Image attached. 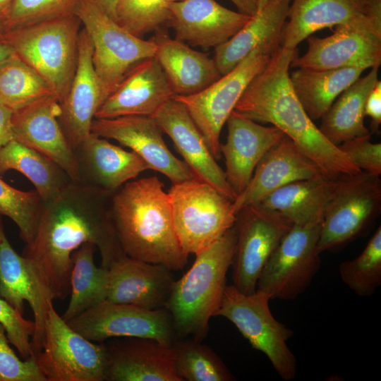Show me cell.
Listing matches in <instances>:
<instances>
[{"label": "cell", "mask_w": 381, "mask_h": 381, "mask_svg": "<svg viewBox=\"0 0 381 381\" xmlns=\"http://www.w3.org/2000/svg\"><path fill=\"white\" fill-rule=\"evenodd\" d=\"M79 0H13L5 31L75 13Z\"/></svg>", "instance_id": "41"}, {"label": "cell", "mask_w": 381, "mask_h": 381, "mask_svg": "<svg viewBox=\"0 0 381 381\" xmlns=\"http://www.w3.org/2000/svg\"><path fill=\"white\" fill-rule=\"evenodd\" d=\"M0 324L6 331L11 344L15 346L24 359L34 356L31 339L35 322L26 320L23 315L0 295Z\"/></svg>", "instance_id": "43"}, {"label": "cell", "mask_w": 381, "mask_h": 381, "mask_svg": "<svg viewBox=\"0 0 381 381\" xmlns=\"http://www.w3.org/2000/svg\"><path fill=\"white\" fill-rule=\"evenodd\" d=\"M277 49L257 47L231 71L202 90L190 95L174 96L187 109L217 160L222 156L220 135L224 125L248 84Z\"/></svg>", "instance_id": "9"}, {"label": "cell", "mask_w": 381, "mask_h": 381, "mask_svg": "<svg viewBox=\"0 0 381 381\" xmlns=\"http://www.w3.org/2000/svg\"><path fill=\"white\" fill-rule=\"evenodd\" d=\"M365 116H368L371 119V129L377 132L381 123V81L380 80L367 97Z\"/></svg>", "instance_id": "45"}, {"label": "cell", "mask_w": 381, "mask_h": 381, "mask_svg": "<svg viewBox=\"0 0 381 381\" xmlns=\"http://www.w3.org/2000/svg\"><path fill=\"white\" fill-rule=\"evenodd\" d=\"M91 133L114 140L139 155L150 167L167 177L172 183L197 179L181 159L167 146L162 131L150 116H124L94 119Z\"/></svg>", "instance_id": "16"}, {"label": "cell", "mask_w": 381, "mask_h": 381, "mask_svg": "<svg viewBox=\"0 0 381 381\" xmlns=\"http://www.w3.org/2000/svg\"><path fill=\"white\" fill-rule=\"evenodd\" d=\"M270 297L257 290L244 294L234 285H226L214 316L226 318L238 329L252 347L263 353L280 377L294 380L296 358L288 346L294 332L273 316Z\"/></svg>", "instance_id": "7"}, {"label": "cell", "mask_w": 381, "mask_h": 381, "mask_svg": "<svg viewBox=\"0 0 381 381\" xmlns=\"http://www.w3.org/2000/svg\"><path fill=\"white\" fill-rule=\"evenodd\" d=\"M10 344L0 324V381H47L35 356L21 360Z\"/></svg>", "instance_id": "42"}, {"label": "cell", "mask_w": 381, "mask_h": 381, "mask_svg": "<svg viewBox=\"0 0 381 381\" xmlns=\"http://www.w3.org/2000/svg\"><path fill=\"white\" fill-rule=\"evenodd\" d=\"M152 117L162 131L171 138L183 161L197 179L208 183L234 201L236 193L186 107L174 97Z\"/></svg>", "instance_id": "20"}, {"label": "cell", "mask_w": 381, "mask_h": 381, "mask_svg": "<svg viewBox=\"0 0 381 381\" xmlns=\"http://www.w3.org/2000/svg\"><path fill=\"white\" fill-rule=\"evenodd\" d=\"M322 175L318 165L284 135L258 162L247 187L232 202L233 210L237 214L289 183Z\"/></svg>", "instance_id": "25"}, {"label": "cell", "mask_w": 381, "mask_h": 381, "mask_svg": "<svg viewBox=\"0 0 381 381\" xmlns=\"http://www.w3.org/2000/svg\"><path fill=\"white\" fill-rule=\"evenodd\" d=\"M86 339L99 343L120 337L154 339L172 346L176 334L165 308L150 310L104 301L66 321Z\"/></svg>", "instance_id": "13"}, {"label": "cell", "mask_w": 381, "mask_h": 381, "mask_svg": "<svg viewBox=\"0 0 381 381\" xmlns=\"http://www.w3.org/2000/svg\"><path fill=\"white\" fill-rule=\"evenodd\" d=\"M281 46L295 49L314 32L337 26L381 33V0H291Z\"/></svg>", "instance_id": "15"}, {"label": "cell", "mask_w": 381, "mask_h": 381, "mask_svg": "<svg viewBox=\"0 0 381 381\" xmlns=\"http://www.w3.org/2000/svg\"><path fill=\"white\" fill-rule=\"evenodd\" d=\"M10 170L25 176L44 203L55 198L72 181L54 161L14 139L0 150V176Z\"/></svg>", "instance_id": "34"}, {"label": "cell", "mask_w": 381, "mask_h": 381, "mask_svg": "<svg viewBox=\"0 0 381 381\" xmlns=\"http://www.w3.org/2000/svg\"><path fill=\"white\" fill-rule=\"evenodd\" d=\"M365 70L361 67L297 68L290 74V80L304 110L314 121L321 119L341 93Z\"/></svg>", "instance_id": "33"}, {"label": "cell", "mask_w": 381, "mask_h": 381, "mask_svg": "<svg viewBox=\"0 0 381 381\" xmlns=\"http://www.w3.org/2000/svg\"><path fill=\"white\" fill-rule=\"evenodd\" d=\"M109 344L105 381H182L172 346L145 338L120 337Z\"/></svg>", "instance_id": "22"}, {"label": "cell", "mask_w": 381, "mask_h": 381, "mask_svg": "<svg viewBox=\"0 0 381 381\" xmlns=\"http://www.w3.org/2000/svg\"><path fill=\"white\" fill-rule=\"evenodd\" d=\"M61 105L55 95L37 99L13 112L14 140L59 165L73 182H80L74 150L60 124Z\"/></svg>", "instance_id": "17"}, {"label": "cell", "mask_w": 381, "mask_h": 381, "mask_svg": "<svg viewBox=\"0 0 381 381\" xmlns=\"http://www.w3.org/2000/svg\"><path fill=\"white\" fill-rule=\"evenodd\" d=\"M44 204L35 190L17 189L0 177V215L16 224L25 245L30 243L35 236Z\"/></svg>", "instance_id": "39"}, {"label": "cell", "mask_w": 381, "mask_h": 381, "mask_svg": "<svg viewBox=\"0 0 381 381\" xmlns=\"http://www.w3.org/2000/svg\"><path fill=\"white\" fill-rule=\"evenodd\" d=\"M80 25L73 13L8 30L0 40L44 79L61 104L77 68Z\"/></svg>", "instance_id": "5"}, {"label": "cell", "mask_w": 381, "mask_h": 381, "mask_svg": "<svg viewBox=\"0 0 381 381\" xmlns=\"http://www.w3.org/2000/svg\"><path fill=\"white\" fill-rule=\"evenodd\" d=\"M370 135L344 142L339 148L361 171L378 176L381 174V144L372 143Z\"/></svg>", "instance_id": "44"}, {"label": "cell", "mask_w": 381, "mask_h": 381, "mask_svg": "<svg viewBox=\"0 0 381 381\" xmlns=\"http://www.w3.org/2000/svg\"><path fill=\"white\" fill-rule=\"evenodd\" d=\"M378 66L359 77L335 99L321 118L322 134L333 145L339 146L350 140L370 135L364 125L367 97L378 79Z\"/></svg>", "instance_id": "32"}, {"label": "cell", "mask_w": 381, "mask_h": 381, "mask_svg": "<svg viewBox=\"0 0 381 381\" xmlns=\"http://www.w3.org/2000/svg\"><path fill=\"white\" fill-rule=\"evenodd\" d=\"M13 111L0 103V150L14 139L12 128Z\"/></svg>", "instance_id": "46"}, {"label": "cell", "mask_w": 381, "mask_h": 381, "mask_svg": "<svg viewBox=\"0 0 381 381\" xmlns=\"http://www.w3.org/2000/svg\"><path fill=\"white\" fill-rule=\"evenodd\" d=\"M49 95V84L15 53L0 64V103L13 111Z\"/></svg>", "instance_id": "36"}, {"label": "cell", "mask_w": 381, "mask_h": 381, "mask_svg": "<svg viewBox=\"0 0 381 381\" xmlns=\"http://www.w3.org/2000/svg\"><path fill=\"white\" fill-rule=\"evenodd\" d=\"M114 193L71 181L44 204L32 241L22 255L32 266L53 301L70 294L71 256L83 244H93L101 267L109 269L126 255L111 214Z\"/></svg>", "instance_id": "1"}, {"label": "cell", "mask_w": 381, "mask_h": 381, "mask_svg": "<svg viewBox=\"0 0 381 381\" xmlns=\"http://www.w3.org/2000/svg\"><path fill=\"white\" fill-rule=\"evenodd\" d=\"M332 30L326 37H308L306 52L295 56L290 67L314 70L380 67V33L346 26H337Z\"/></svg>", "instance_id": "18"}, {"label": "cell", "mask_w": 381, "mask_h": 381, "mask_svg": "<svg viewBox=\"0 0 381 381\" xmlns=\"http://www.w3.org/2000/svg\"><path fill=\"white\" fill-rule=\"evenodd\" d=\"M91 40L83 28L79 33L78 58L70 89L60 104V124L74 149L91 133L92 123L104 101L92 62Z\"/></svg>", "instance_id": "27"}, {"label": "cell", "mask_w": 381, "mask_h": 381, "mask_svg": "<svg viewBox=\"0 0 381 381\" xmlns=\"http://www.w3.org/2000/svg\"><path fill=\"white\" fill-rule=\"evenodd\" d=\"M109 17L116 20V8L119 0H92Z\"/></svg>", "instance_id": "48"}, {"label": "cell", "mask_w": 381, "mask_h": 381, "mask_svg": "<svg viewBox=\"0 0 381 381\" xmlns=\"http://www.w3.org/2000/svg\"><path fill=\"white\" fill-rule=\"evenodd\" d=\"M337 180L322 175L292 182L255 205L279 212L292 224H320Z\"/></svg>", "instance_id": "31"}, {"label": "cell", "mask_w": 381, "mask_h": 381, "mask_svg": "<svg viewBox=\"0 0 381 381\" xmlns=\"http://www.w3.org/2000/svg\"><path fill=\"white\" fill-rule=\"evenodd\" d=\"M175 39L203 48L216 47L232 37L251 18L215 0H181L169 6Z\"/></svg>", "instance_id": "24"}, {"label": "cell", "mask_w": 381, "mask_h": 381, "mask_svg": "<svg viewBox=\"0 0 381 381\" xmlns=\"http://www.w3.org/2000/svg\"><path fill=\"white\" fill-rule=\"evenodd\" d=\"M14 52L6 43L0 40V64L10 57Z\"/></svg>", "instance_id": "49"}, {"label": "cell", "mask_w": 381, "mask_h": 381, "mask_svg": "<svg viewBox=\"0 0 381 381\" xmlns=\"http://www.w3.org/2000/svg\"><path fill=\"white\" fill-rule=\"evenodd\" d=\"M320 224H293L263 267L256 289L271 300H293L303 293L320 266Z\"/></svg>", "instance_id": "12"}, {"label": "cell", "mask_w": 381, "mask_h": 381, "mask_svg": "<svg viewBox=\"0 0 381 381\" xmlns=\"http://www.w3.org/2000/svg\"><path fill=\"white\" fill-rule=\"evenodd\" d=\"M151 40L155 57L165 73L175 96L195 94L217 80L220 74L214 59L184 42L159 32Z\"/></svg>", "instance_id": "30"}, {"label": "cell", "mask_w": 381, "mask_h": 381, "mask_svg": "<svg viewBox=\"0 0 381 381\" xmlns=\"http://www.w3.org/2000/svg\"><path fill=\"white\" fill-rule=\"evenodd\" d=\"M164 188L156 176L127 182L112 195L111 214L126 255L178 271L188 255L177 238Z\"/></svg>", "instance_id": "3"}, {"label": "cell", "mask_w": 381, "mask_h": 381, "mask_svg": "<svg viewBox=\"0 0 381 381\" xmlns=\"http://www.w3.org/2000/svg\"><path fill=\"white\" fill-rule=\"evenodd\" d=\"M171 272L124 255L108 269L105 301L150 310L165 308L176 281Z\"/></svg>", "instance_id": "26"}, {"label": "cell", "mask_w": 381, "mask_h": 381, "mask_svg": "<svg viewBox=\"0 0 381 381\" xmlns=\"http://www.w3.org/2000/svg\"><path fill=\"white\" fill-rule=\"evenodd\" d=\"M73 150L80 182L112 193L150 169L135 152L92 133Z\"/></svg>", "instance_id": "28"}, {"label": "cell", "mask_w": 381, "mask_h": 381, "mask_svg": "<svg viewBox=\"0 0 381 381\" xmlns=\"http://www.w3.org/2000/svg\"><path fill=\"white\" fill-rule=\"evenodd\" d=\"M172 347L176 370L182 381L235 380L221 358L201 341L176 340Z\"/></svg>", "instance_id": "37"}, {"label": "cell", "mask_w": 381, "mask_h": 381, "mask_svg": "<svg viewBox=\"0 0 381 381\" xmlns=\"http://www.w3.org/2000/svg\"><path fill=\"white\" fill-rule=\"evenodd\" d=\"M381 183L363 171L337 178L320 224L317 249L321 254L354 240L379 215Z\"/></svg>", "instance_id": "11"}, {"label": "cell", "mask_w": 381, "mask_h": 381, "mask_svg": "<svg viewBox=\"0 0 381 381\" xmlns=\"http://www.w3.org/2000/svg\"><path fill=\"white\" fill-rule=\"evenodd\" d=\"M174 92L155 56L135 64L96 112L95 119L152 116Z\"/></svg>", "instance_id": "21"}, {"label": "cell", "mask_w": 381, "mask_h": 381, "mask_svg": "<svg viewBox=\"0 0 381 381\" xmlns=\"http://www.w3.org/2000/svg\"><path fill=\"white\" fill-rule=\"evenodd\" d=\"M339 274L342 282L361 297L374 294L381 284V226L353 259L341 262Z\"/></svg>", "instance_id": "38"}, {"label": "cell", "mask_w": 381, "mask_h": 381, "mask_svg": "<svg viewBox=\"0 0 381 381\" xmlns=\"http://www.w3.org/2000/svg\"><path fill=\"white\" fill-rule=\"evenodd\" d=\"M258 6V11L262 8L267 0H255Z\"/></svg>", "instance_id": "52"}, {"label": "cell", "mask_w": 381, "mask_h": 381, "mask_svg": "<svg viewBox=\"0 0 381 381\" xmlns=\"http://www.w3.org/2000/svg\"><path fill=\"white\" fill-rule=\"evenodd\" d=\"M297 49L280 46L250 81L234 110L259 123H270L289 137L324 175L337 179L361 171L310 119L298 99L289 72Z\"/></svg>", "instance_id": "2"}, {"label": "cell", "mask_w": 381, "mask_h": 381, "mask_svg": "<svg viewBox=\"0 0 381 381\" xmlns=\"http://www.w3.org/2000/svg\"><path fill=\"white\" fill-rule=\"evenodd\" d=\"M227 138L220 145L224 174L236 196L249 183L264 155L285 135L279 128L265 126L233 110L226 120Z\"/></svg>", "instance_id": "23"}, {"label": "cell", "mask_w": 381, "mask_h": 381, "mask_svg": "<svg viewBox=\"0 0 381 381\" xmlns=\"http://www.w3.org/2000/svg\"><path fill=\"white\" fill-rule=\"evenodd\" d=\"M167 193L174 230L188 255L205 250L234 225L233 201L205 181L172 183Z\"/></svg>", "instance_id": "6"}, {"label": "cell", "mask_w": 381, "mask_h": 381, "mask_svg": "<svg viewBox=\"0 0 381 381\" xmlns=\"http://www.w3.org/2000/svg\"><path fill=\"white\" fill-rule=\"evenodd\" d=\"M238 8V12L249 16H253L258 12L255 0H230Z\"/></svg>", "instance_id": "47"}, {"label": "cell", "mask_w": 381, "mask_h": 381, "mask_svg": "<svg viewBox=\"0 0 381 381\" xmlns=\"http://www.w3.org/2000/svg\"><path fill=\"white\" fill-rule=\"evenodd\" d=\"M181 0H119L116 21L135 36L159 30L170 18L169 6Z\"/></svg>", "instance_id": "40"}, {"label": "cell", "mask_w": 381, "mask_h": 381, "mask_svg": "<svg viewBox=\"0 0 381 381\" xmlns=\"http://www.w3.org/2000/svg\"><path fill=\"white\" fill-rule=\"evenodd\" d=\"M292 225L277 212L258 205L243 207L234 223L232 285L244 294L255 292L263 267Z\"/></svg>", "instance_id": "14"}, {"label": "cell", "mask_w": 381, "mask_h": 381, "mask_svg": "<svg viewBox=\"0 0 381 381\" xmlns=\"http://www.w3.org/2000/svg\"><path fill=\"white\" fill-rule=\"evenodd\" d=\"M0 295L23 315L25 302L32 309L35 331L31 344L34 356L43 344L45 322L53 299L29 260L19 255L8 240L0 215Z\"/></svg>", "instance_id": "19"}, {"label": "cell", "mask_w": 381, "mask_h": 381, "mask_svg": "<svg viewBox=\"0 0 381 381\" xmlns=\"http://www.w3.org/2000/svg\"><path fill=\"white\" fill-rule=\"evenodd\" d=\"M5 30L6 29H5L4 20L0 18V38L4 34V32H5Z\"/></svg>", "instance_id": "51"}, {"label": "cell", "mask_w": 381, "mask_h": 381, "mask_svg": "<svg viewBox=\"0 0 381 381\" xmlns=\"http://www.w3.org/2000/svg\"><path fill=\"white\" fill-rule=\"evenodd\" d=\"M291 0H267L265 4L232 37L214 49V60L220 74L231 71L259 47L277 49L288 18Z\"/></svg>", "instance_id": "29"}, {"label": "cell", "mask_w": 381, "mask_h": 381, "mask_svg": "<svg viewBox=\"0 0 381 381\" xmlns=\"http://www.w3.org/2000/svg\"><path fill=\"white\" fill-rule=\"evenodd\" d=\"M47 381H105V344L75 331L50 305L40 351L34 356Z\"/></svg>", "instance_id": "10"}, {"label": "cell", "mask_w": 381, "mask_h": 381, "mask_svg": "<svg viewBox=\"0 0 381 381\" xmlns=\"http://www.w3.org/2000/svg\"><path fill=\"white\" fill-rule=\"evenodd\" d=\"M75 14L91 40L93 66L105 100L135 64L155 56L156 44L128 31L92 0H79Z\"/></svg>", "instance_id": "8"}, {"label": "cell", "mask_w": 381, "mask_h": 381, "mask_svg": "<svg viewBox=\"0 0 381 381\" xmlns=\"http://www.w3.org/2000/svg\"><path fill=\"white\" fill-rule=\"evenodd\" d=\"M13 0H0V18L4 21L8 14Z\"/></svg>", "instance_id": "50"}, {"label": "cell", "mask_w": 381, "mask_h": 381, "mask_svg": "<svg viewBox=\"0 0 381 381\" xmlns=\"http://www.w3.org/2000/svg\"><path fill=\"white\" fill-rule=\"evenodd\" d=\"M96 247L83 244L72 254L70 275V300L62 318L68 321L107 298L108 269L95 262Z\"/></svg>", "instance_id": "35"}, {"label": "cell", "mask_w": 381, "mask_h": 381, "mask_svg": "<svg viewBox=\"0 0 381 381\" xmlns=\"http://www.w3.org/2000/svg\"><path fill=\"white\" fill-rule=\"evenodd\" d=\"M236 242L234 225L216 242L195 255L190 268L176 280L165 308L177 337L201 341L218 309L226 286Z\"/></svg>", "instance_id": "4"}]
</instances>
